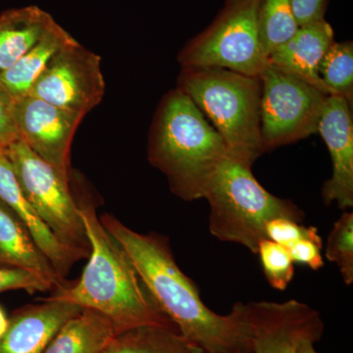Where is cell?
<instances>
[{
	"label": "cell",
	"instance_id": "cell-31",
	"mask_svg": "<svg viewBox=\"0 0 353 353\" xmlns=\"http://www.w3.org/2000/svg\"><path fill=\"white\" fill-rule=\"evenodd\" d=\"M9 327V318L7 317L6 311L0 306V340L3 338Z\"/></svg>",
	"mask_w": 353,
	"mask_h": 353
},
{
	"label": "cell",
	"instance_id": "cell-18",
	"mask_svg": "<svg viewBox=\"0 0 353 353\" xmlns=\"http://www.w3.org/2000/svg\"><path fill=\"white\" fill-rule=\"evenodd\" d=\"M54 22L38 6L11 9L0 15V73L10 68Z\"/></svg>",
	"mask_w": 353,
	"mask_h": 353
},
{
	"label": "cell",
	"instance_id": "cell-2",
	"mask_svg": "<svg viewBox=\"0 0 353 353\" xmlns=\"http://www.w3.org/2000/svg\"><path fill=\"white\" fill-rule=\"evenodd\" d=\"M90 241L88 262L75 285L57 290L51 296L105 315L120 332L139 326H175L158 309L134 265L108 233L88 199L79 201Z\"/></svg>",
	"mask_w": 353,
	"mask_h": 353
},
{
	"label": "cell",
	"instance_id": "cell-13",
	"mask_svg": "<svg viewBox=\"0 0 353 353\" xmlns=\"http://www.w3.org/2000/svg\"><path fill=\"white\" fill-rule=\"evenodd\" d=\"M82 310L53 297L19 309L9 319L8 330L0 340V353H43L65 323Z\"/></svg>",
	"mask_w": 353,
	"mask_h": 353
},
{
	"label": "cell",
	"instance_id": "cell-20",
	"mask_svg": "<svg viewBox=\"0 0 353 353\" xmlns=\"http://www.w3.org/2000/svg\"><path fill=\"white\" fill-rule=\"evenodd\" d=\"M192 347L175 329L139 326L116 334L102 353H190Z\"/></svg>",
	"mask_w": 353,
	"mask_h": 353
},
{
	"label": "cell",
	"instance_id": "cell-3",
	"mask_svg": "<svg viewBox=\"0 0 353 353\" xmlns=\"http://www.w3.org/2000/svg\"><path fill=\"white\" fill-rule=\"evenodd\" d=\"M234 157L196 104L176 88L158 106L150 130L148 160L163 172L173 194L183 201L203 199L216 167Z\"/></svg>",
	"mask_w": 353,
	"mask_h": 353
},
{
	"label": "cell",
	"instance_id": "cell-9",
	"mask_svg": "<svg viewBox=\"0 0 353 353\" xmlns=\"http://www.w3.org/2000/svg\"><path fill=\"white\" fill-rule=\"evenodd\" d=\"M104 92L101 57L75 41L52 58L29 95L85 116L101 103Z\"/></svg>",
	"mask_w": 353,
	"mask_h": 353
},
{
	"label": "cell",
	"instance_id": "cell-7",
	"mask_svg": "<svg viewBox=\"0 0 353 353\" xmlns=\"http://www.w3.org/2000/svg\"><path fill=\"white\" fill-rule=\"evenodd\" d=\"M21 190L62 245L88 259L90 246L69 181L32 152L21 139L4 148Z\"/></svg>",
	"mask_w": 353,
	"mask_h": 353
},
{
	"label": "cell",
	"instance_id": "cell-4",
	"mask_svg": "<svg viewBox=\"0 0 353 353\" xmlns=\"http://www.w3.org/2000/svg\"><path fill=\"white\" fill-rule=\"evenodd\" d=\"M176 88L196 104L234 157L252 166L265 153L260 134L259 76L219 67H182Z\"/></svg>",
	"mask_w": 353,
	"mask_h": 353
},
{
	"label": "cell",
	"instance_id": "cell-23",
	"mask_svg": "<svg viewBox=\"0 0 353 353\" xmlns=\"http://www.w3.org/2000/svg\"><path fill=\"white\" fill-rule=\"evenodd\" d=\"M326 257L338 265L345 284L353 283V213L343 212L327 240Z\"/></svg>",
	"mask_w": 353,
	"mask_h": 353
},
{
	"label": "cell",
	"instance_id": "cell-27",
	"mask_svg": "<svg viewBox=\"0 0 353 353\" xmlns=\"http://www.w3.org/2000/svg\"><path fill=\"white\" fill-rule=\"evenodd\" d=\"M321 236L305 238L296 241L288 248L294 263L306 265L313 270H319L324 266Z\"/></svg>",
	"mask_w": 353,
	"mask_h": 353
},
{
	"label": "cell",
	"instance_id": "cell-29",
	"mask_svg": "<svg viewBox=\"0 0 353 353\" xmlns=\"http://www.w3.org/2000/svg\"><path fill=\"white\" fill-rule=\"evenodd\" d=\"M292 13L299 27L325 20L327 0H292Z\"/></svg>",
	"mask_w": 353,
	"mask_h": 353
},
{
	"label": "cell",
	"instance_id": "cell-17",
	"mask_svg": "<svg viewBox=\"0 0 353 353\" xmlns=\"http://www.w3.org/2000/svg\"><path fill=\"white\" fill-rule=\"evenodd\" d=\"M75 41L54 21L31 50L10 68L0 73V85L14 101L27 97L52 58Z\"/></svg>",
	"mask_w": 353,
	"mask_h": 353
},
{
	"label": "cell",
	"instance_id": "cell-16",
	"mask_svg": "<svg viewBox=\"0 0 353 353\" xmlns=\"http://www.w3.org/2000/svg\"><path fill=\"white\" fill-rule=\"evenodd\" d=\"M0 266L25 269L48 278L60 290L69 285L53 268L12 209L0 199Z\"/></svg>",
	"mask_w": 353,
	"mask_h": 353
},
{
	"label": "cell",
	"instance_id": "cell-30",
	"mask_svg": "<svg viewBox=\"0 0 353 353\" xmlns=\"http://www.w3.org/2000/svg\"><path fill=\"white\" fill-rule=\"evenodd\" d=\"M317 343L314 340H305L301 341V345L297 347L296 353H318L314 348V343Z\"/></svg>",
	"mask_w": 353,
	"mask_h": 353
},
{
	"label": "cell",
	"instance_id": "cell-15",
	"mask_svg": "<svg viewBox=\"0 0 353 353\" xmlns=\"http://www.w3.org/2000/svg\"><path fill=\"white\" fill-rule=\"evenodd\" d=\"M334 37L333 28L326 20L301 26L292 38L269 55L268 63L332 95L318 74V67L334 43Z\"/></svg>",
	"mask_w": 353,
	"mask_h": 353
},
{
	"label": "cell",
	"instance_id": "cell-8",
	"mask_svg": "<svg viewBox=\"0 0 353 353\" xmlns=\"http://www.w3.org/2000/svg\"><path fill=\"white\" fill-rule=\"evenodd\" d=\"M259 77L260 134L265 152L318 132L328 94L269 63Z\"/></svg>",
	"mask_w": 353,
	"mask_h": 353
},
{
	"label": "cell",
	"instance_id": "cell-26",
	"mask_svg": "<svg viewBox=\"0 0 353 353\" xmlns=\"http://www.w3.org/2000/svg\"><path fill=\"white\" fill-rule=\"evenodd\" d=\"M317 236H320L317 228L303 226L288 218H278L266 225V238L287 248L301 239Z\"/></svg>",
	"mask_w": 353,
	"mask_h": 353
},
{
	"label": "cell",
	"instance_id": "cell-22",
	"mask_svg": "<svg viewBox=\"0 0 353 353\" xmlns=\"http://www.w3.org/2000/svg\"><path fill=\"white\" fill-rule=\"evenodd\" d=\"M318 74L332 95L353 101V44L334 41L323 57Z\"/></svg>",
	"mask_w": 353,
	"mask_h": 353
},
{
	"label": "cell",
	"instance_id": "cell-24",
	"mask_svg": "<svg viewBox=\"0 0 353 353\" xmlns=\"http://www.w3.org/2000/svg\"><path fill=\"white\" fill-rule=\"evenodd\" d=\"M257 254L271 287L278 290L287 289L294 276V261L288 248L269 239H263L260 241Z\"/></svg>",
	"mask_w": 353,
	"mask_h": 353
},
{
	"label": "cell",
	"instance_id": "cell-1",
	"mask_svg": "<svg viewBox=\"0 0 353 353\" xmlns=\"http://www.w3.org/2000/svg\"><path fill=\"white\" fill-rule=\"evenodd\" d=\"M99 219L127 253L158 309L185 341L209 353H252L246 304H234L227 315L213 312L176 264L167 240L132 231L110 214Z\"/></svg>",
	"mask_w": 353,
	"mask_h": 353
},
{
	"label": "cell",
	"instance_id": "cell-25",
	"mask_svg": "<svg viewBox=\"0 0 353 353\" xmlns=\"http://www.w3.org/2000/svg\"><path fill=\"white\" fill-rule=\"evenodd\" d=\"M55 285L36 272L12 267L0 266V292L24 290L29 294L48 292Z\"/></svg>",
	"mask_w": 353,
	"mask_h": 353
},
{
	"label": "cell",
	"instance_id": "cell-19",
	"mask_svg": "<svg viewBox=\"0 0 353 353\" xmlns=\"http://www.w3.org/2000/svg\"><path fill=\"white\" fill-rule=\"evenodd\" d=\"M119 333L105 315L83 308L65 323L43 353H102Z\"/></svg>",
	"mask_w": 353,
	"mask_h": 353
},
{
	"label": "cell",
	"instance_id": "cell-10",
	"mask_svg": "<svg viewBox=\"0 0 353 353\" xmlns=\"http://www.w3.org/2000/svg\"><path fill=\"white\" fill-rule=\"evenodd\" d=\"M252 353H296L301 341H320L324 322L315 309L296 299L246 304Z\"/></svg>",
	"mask_w": 353,
	"mask_h": 353
},
{
	"label": "cell",
	"instance_id": "cell-11",
	"mask_svg": "<svg viewBox=\"0 0 353 353\" xmlns=\"http://www.w3.org/2000/svg\"><path fill=\"white\" fill-rule=\"evenodd\" d=\"M19 139L69 181L70 150L85 116L27 95L14 104Z\"/></svg>",
	"mask_w": 353,
	"mask_h": 353
},
{
	"label": "cell",
	"instance_id": "cell-32",
	"mask_svg": "<svg viewBox=\"0 0 353 353\" xmlns=\"http://www.w3.org/2000/svg\"><path fill=\"white\" fill-rule=\"evenodd\" d=\"M190 353H209L205 352V350H201V348L194 347L192 345V350H190ZM234 353H248V352H234Z\"/></svg>",
	"mask_w": 353,
	"mask_h": 353
},
{
	"label": "cell",
	"instance_id": "cell-5",
	"mask_svg": "<svg viewBox=\"0 0 353 353\" xmlns=\"http://www.w3.org/2000/svg\"><path fill=\"white\" fill-rule=\"evenodd\" d=\"M210 205L209 231L222 241L239 243L257 254L266 238V225L278 218L303 224L304 213L294 202L279 199L253 176L252 165L239 158H225L204 188Z\"/></svg>",
	"mask_w": 353,
	"mask_h": 353
},
{
	"label": "cell",
	"instance_id": "cell-6",
	"mask_svg": "<svg viewBox=\"0 0 353 353\" xmlns=\"http://www.w3.org/2000/svg\"><path fill=\"white\" fill-rule=\"evenodd\" d=\"M261 0H226L212 24L183 46L182 67H219L260 76L268 59L259 34Z\"/></svg>",
	"mask_w": 353,
	"mask_h": 353
},
{
	"label": "cell",
	"instance_id": "cell-28",
	"mask_svg": "<svg viewBox=\"0 0 353 353\" xmlns=\"http://www.w3.org/2000/svg\"><path fill=\"white\" fill-rule=\"evenodd\" d=\"M14 104L12 97L0 85V145L3 148L19 139L14 117Z\"/></svg>",
	"mask_w": 353,
	"mask_h": 353
},
{
	"label": "cell",
	"instance_id": "cell-12",
	"mask_svg": "<svg viewBox=\"0 0 353 353\" xmlns=\"http://www.w3.org/2000/svg\"><path fill=\"white\" fill-rule=\"evenodd\" d=\"M352 105L345 97L328 95L318 127L333 165L332 176L323 187V201L326 205L336 201L341 209L353 206Z\"/></svg>",
	"mask_w": 353,
	"mask_h": 353
},
{
	"label": "cell",
	"instance_id": "cell-21",
	"mask_svg": "<svg viewBox=\"0 0 353 353\" xmlns=\"http://www.w3.org/2000/svg\"><path fill=\"white\" fill-rule=\"evenodd\" d=\"M297 29L299 26L292 13V0H261L259 34L267 59L278 46L292 38Z\"/></svg>",
	"mask_w": 353,
	"mask_h": 353
},
{
	"label": "cell",
	"instance_id": "cell-14",
	"mask_svg": "<svg viewBox=\"0 0 353 353\" xmlns=\"http://www.w3.org/2000/svg\"><path fill=\"white\" fill-rule=\"evenodd\" d=\"M0 199L18 216L21 222L41 252L50 260L58 276L65 281L70 269L79 259L76 253L60 243L55 234L36 212L24 194L7 157L3 146L0 145Z\"/></svg>",
	"mask_w": 353,
	"mask_h": 353
}]
</instances>
